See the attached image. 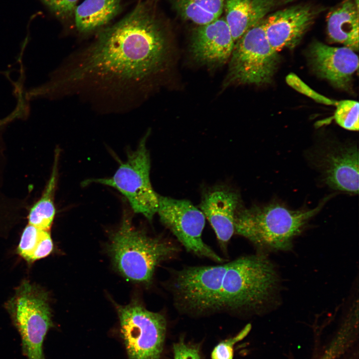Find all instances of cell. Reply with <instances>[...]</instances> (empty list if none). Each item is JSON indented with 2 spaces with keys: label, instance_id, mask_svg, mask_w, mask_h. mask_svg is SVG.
Segmentation results:
<instances>
[{
  "label": "cell",
  "instance_id": "9",
  "mask_svg": "<svg viewBox=\"0 0 359 359\" xmlns=\"http://www.w3.org/2000/svg\"><path fill=\"white\" fill-rule=\"evenodd\" d=\"M157 213L187 251L217 263L225 260L202 240L205 217L190 201L159 195Z\"/></svg>",
  "mask_w": 359,
  "mask_h": 359
},
{
  "label": "cell",
  "instance_id": "1",
  "mask_svg": "<svg viewBox=\"0 0 359 359\" xmlns=\"http://www.w3.org/2000/svg\"><path fill=\"white\" fill-rule=\"evenodd\" d=\"M164 33L148 5L140 1L96 40L70 56L45 84L52 97L84 95L116 106L139 101L167 58Z\"/></svg>",
  "mask_w": 359,
  "mask_h": 359
},
{
  "label": "cell",
  "instance_id": "24",
  "mask_svg": "<svg viewBox=\"0 0 359 359\" xmlns=\"http://www.w3.org/2000/svg\"><path fill=\"white\" fill-rule=\"evenodd\" d=\"M57 17L66 19L74 14L79 0H41Z\"/></svg>",
  "mask_w": 359,
  "mask_h": 359
},
{
  "label": "cell",
  "instance_id": "7",
  "mask_svg": "<svg viewBox=\"0 0 359 359\" xmlns=\"http://www.w3.org/2000/svg\"><path fill=\"white\" fill-rule=\"evenodd\" d=\"M150 132L141 140L136 150L131 152L110 178L88 180L84 185L97 183L117 189L128 199L133 211L151 221L157 213L159 194L150 181L151 160L146 147Z\"/></svg>",
  "mask_w": 359,
  "mask_h": 359
},
{
  "label": "cell",
  "instance_id": "8",
  "mask_svg": "<svg viewBox=\"0 0 359 359\" xmlns=\"http://www.w3.org/2000/svg\"><path fill=\"white\" fill-rule=\"evenodd\" d=\"M117 307L129 359H160L167 329L165 317L137 303Z\"/></svg>",
  "mask_w": 359,
  "mask_h": 359
},
{
  "label": "cell",
  "instance_id": "16",
  "mask_svg": "<svg viewBox=\"0 0 359 359\" xmlns=\"http://www.w3.org/2000/svg\"><path fill=\"white\" fill-rule=\"evenodd\" d=\"M359 7L351 0L344 1L327 16L328 34L331 41L355 51L359 50Z\"/></svg>",
  "mask_w": 359,
  "mask_h": 359
},
{
  "label": "cell",
  "instance_id": "11",
  "mask_svg": "<svg viewBox=\"0 0 359 359\" xmlns=\"http://www.w3.org/2000/svg\"><path fill=\"white\" fill-rule=\"evenodd\" d=\"M317 165L330 187L349 193L359 192V152L355 146L326 148L318 154Z\"/></svg>",
  "mask_w": 359,
  "mask_h": 359
},
{
  "label": "cell",
  "instance_id": "22",
  "mask_svg": "<svg viewBox=\"0 0 359 359\" xmlns=\"http://www.w3.org/2000/svg\"><path fill=\"white\" fill-rule=\"evenodd\" d=\"M286 80L287 84L293 88L318 102L334 106H336L338 102V101L330 99L317 93L293 73H291L287 76Z\"/></svg>",
  "mask_w": 359,
  "mask_h": 359
},
{
  "label": "cell",
  "instance_id": "3",
  "mask_svg": "<svg viewBox=\"0 0 359 359\" xmlns=\"http://www.w3.org/2000/svg\"><path fill=\"white\" fill-rule=\"evenodd\" d=\"M327 199L309 210H292L277 202L243 207L235 217L234 233L248 240L260 253L290 250L294 239Z\"/></svg>",
  "mask_w": 359,
  "mask_h": 359
},
{
  "label": "cell",
  "instance_id": "23",
  "mask_svg": "<svg viewBox=\"0 0 359 359\" xmlns=\"http://www.w3.org/2000/svg\"><path fill=\"white\" fill-rule=\"evenodd\" d=\"M250 328L248 325L236 336L218 344L211 353L212 359H233L234 345L247 335Z\"/></svg>",
  "mask_w": 359,
  "mask_h": 359
},
{
  "label": "cell",
  "instance_id": "18",
  "mask_svg": "<svg viewBox=\"0 0 359 359\" xmlns=\"http://www.w3.org/2000/svg\"><path fill=\"white\" fill-rule=\"evenodd\" d=\"M59 157V151L56 150L51 175L44 190L40 198L29 209L27 214L28 224L44 230L50 231L56 213L54 195Z\"/></svg>",
  "mask_w": 359,
  "mask_h": 359
},
{
  "label": "cell",
  "instance_id": "14",
  "mask_svg": "<svg viewBox=\"0 0 359 359\" xmlns=\"http://www.w3.org/2000/svg\"><path fill=\"white\" fill-rule=\"evenodd\" d=\"M312 9L294 6L277 11L264 18V27L268 40L278 52L294 48L301 40L314 19Z\"/></svg>",
  "mask_w": 359,
  "mask_h": 359
},
{
  "label": "cell",
  "instance_id": "6",
  "mask_svg": "<svg viewBox=\"0 0 359 359\" xmlns=\"http://www.w3.org/2000/svg\"><path fill=\"white\" fill-rule=\"evenodd\" d=\"M264 18L234 44L225 84L261 85L270 82L279 61L278 52L266 37Z\"/></svg>",
  "mask_w": 359,
  "mask_h": 359
},
{
  "label": "cell",
  "instance_id": "5",
  "mask_svg": "<svg viewBox=\"0 0 359 359\" xmlns=\"http://www.w3.org/2000/svg\"><path fill=\"white\" fill-rule=\"evenodd\" d=\"M6 308L20 333L24 355L27 359H45L43 344L53 325L47 293L25 281Z\"/></svg>",
  "mask_w": 359,
  "mask_h": 359
},
{
  "label": "cell",
  "instance_id": "4",
  "mask_svg": "<svg viewBox=\"0 0 359 359\" xmlns=\"http://www.w3.org/2000/svg\"><path fill=\"white\" fill-rule=\"evenodd\" d=\"M109 251L118 271L127 279L149 285L157 266L172 259L180 249L170 240L151 237L135 228L127 216L112 236Z\"/></svg>",
  "mask_w": 359,
  "mask_h": 359
},
{
  "label": "cell",
  "instance_id": "2",
  "mask_svg": "<svg viewBox=\"0 0 359 359\" xmlns=\"http://www.w3.org/2000/svg\"><path fill=\"white\" fill-rule=\"evenodd\" d=\"M279 278L266 255L172 271L167 283L175 307L194 316L256 313L274 299Z\"/></svg>",
  "mask_w": 359,
  "mask_h": 359
},
{
  "label": "cell",
  "instance_id": "19",
  "mask_svg": "<svg viewBox=\"0 0 359 359\" xmlns=\"http://www.w3.org/2000/svg\"><path fill=\"white\" fill-rule=\"evenodd\" d=\"M225 0H176L181 15L198 25L212 22L222 13Z\"/></svg>",
  "mask_w": 359,
  "mask_h": 359
},
{
  "label": "cell",
  "instance_id": "13",
  "mask_svg": "<svg viewBox=\"0 0 359 359\" xmlns=\"http://www.w3.org/2000/svg\"><path fill=\"white\" fill-rule=\"evenodd\" d=\"M234 44L225 18H218L195 29L190 52L194 59L200 64L220 66L229 60Z\"/></svg>",
  "mask_w": 359,
  "mask_h": 359
},
{
  "label": "cell",
  "instance_id": "25",
  "mask_svg": "<svg viewBox=\"0 0 359 359\" xmlns=\"http://www.w3.org/2000/svg\"><path fill=\"white\" fill-rule=\"evenodd\" d=\"M53 248V241L49 230H43L40 239L34 251L30 262L43 258L49 255Z\"/></svg>",
  "mask_w": 359,
  "mask_h": 359
},
{
  "label": "cell",
  "instance_id": "12",
  "mask_svg": "<svg viewBox=\"0 0 359 359\" xmlns=\"http://www.w3.org/2000/svg\"><path fill=\"white\" fill-rule=\"evenodd\" d=\"M309 56L315 72L342 89H348L359 67L358 55L345 46L332 47L315 41L310 48Z\"/></svg>",
  "mask_w": 359,
  "mask_h": 359
},
{
  "label": "cell",
  "instance_id": "21",
  "mask_svg": "<svg viewBox=\"0 0 359 359\" xmlns=\"http://www.w3.org/2000/svg\"><path fill=\"white\" fill-rule=\"evenodd\" d=\"M44 230L40 229L28 224L24 228L17 247L19 255L30 262L31 256L35 250Z\"/></svg>",
  "mask_w": 359,
  "mask_h": 359
},
{
  "label": "cell",
  "instance_id": "17",
  "mask_svg": "<svg viewBox=\"0 0 359 359\" xmlns=\"http://www.w3.org/2000/svg\"><path fill=\"white\" fill-rule=\"evenodd\" d=\"M121 0H84L74 12L76 30L88 34L103 28L120 12Z\"/></svg>",
  "mask_w": 359,
  "mask_h": 359
},
{
  "label": "cell",
  "instance_id": "15",
  "mask_svg": "<svg viewBox=\"0 0 359 359\" xmlns=\"http://www.w3.org/2000/svg\"><path fill=\"white\" fill-rule=\"evenodd\" d=\"M276 4L275 0H225V21L235 42Z\"/></svg>",
  "mask_w": 359,
  "mask_h": 359
},
{
  "label": "cell",
  "instance_id": "20",
  "mask_svg": "<svg viewBox=\"0 0 359 359\" xmlns=\"http://www.w3.org/2000/svg\"><path fill=\"white\" fill-rule=\"evenodd\" d=\"M359 102L345 100L338 101L336 105L335 120L342 128L348 130L358 131L359 123Z\"/></svg>",
  "mask_w": 359,
  "mask_h": 359
},
{
  "label": "cell",
  "instance_id": "26",
  "mask_svg": "<svg viewBox=\"0 0 359 359\" xmlns=\"http://www.w3.org/2000/svg\"><path fill=\"white\" fill-rule=\"evenodd\" d=\"M174 359H200L198 347L186 344L181 340L173 345Z\"/></svg>",
  "mask_w": 359,
  "mask_h": 359
},
{
  "label": "cell",
  "instance_id": "10",
  "mask_svg": "<svg viewBox=\"0 0 359 359\" xmlns=\"http://www.w3.org/2000/svg\"><path fill=\"white\" fill-rule=\"evenodd\" d=\"M243 207L239 193L227 185H216L203 193L199 209L212 226L223 250H226L235 233V217Z\"/></svg>",
  "mask_w": 359,
  "mask_h": 359
}]
</instances>
